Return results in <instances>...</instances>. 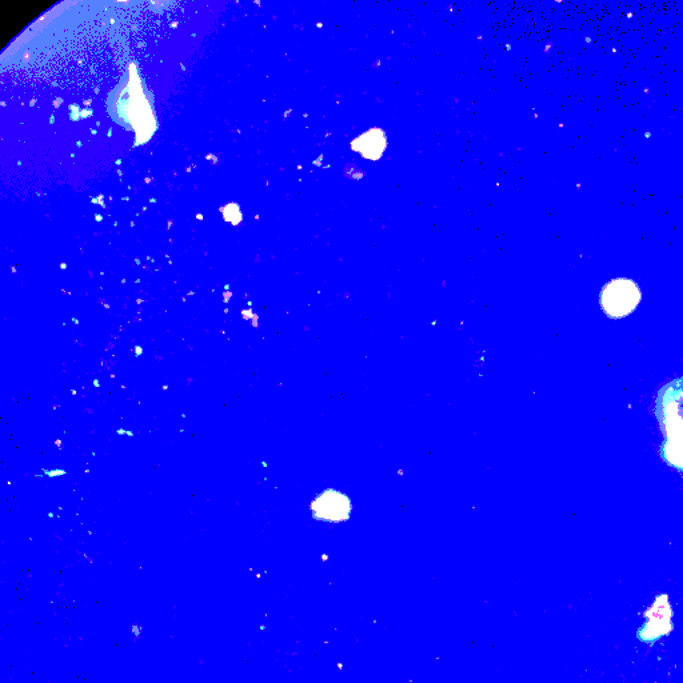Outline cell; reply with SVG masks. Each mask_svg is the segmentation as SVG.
<instances>
[{
    "mask_svg": "<svg viewBox=\"0 0 683 683\" xmlns=\"http://www.w3.org/2000/svg\"><path fill=\"white\" fill-rule=\"evenodd\" d=\"M657 417L666 435L661 447L662 458L683 471V378L663 387L658 397Z\"/></svg>",
    "mask_w": 683,
    "mask_h": 683,
    "instance_id": "6da1fadb",
    "label": "cell"
},
{
    "mask_svg": "<svg viewBox=\"0 0 683 683\" xmlns=\"http://www.w3.org/2000/svg\"><path fill=\"white\" fill-rule=\"evenodd\" d=\"M311 518L326 525H345L353 519V497L338 487H326L315 494L309 505Z\"/></svg>",
    "mask_w": 683,
    "mask_h": 683,
    "instance_id": "7a4b0ae2",
    "label": "cell"
},
{
    "mask_svg": "<svg viewBox=\"0 0 683 683\" xmlns=\"http://www.w3.org/2000/svg\"><path fill=\"white\" fill-rule=\"evenodd\" d=\"M641 301L637 285L627 279H617L602 291L601 305L611 318H623L633 313Z\"/></svg>",
    "mask_w": 683,
    "mask_h": 683,
    "instance_id": "3957f363",
    "label": "cell"
},
{
    "mask_svg": "<svg viewBox=\"0 0 683 683\" xmlns=\"http://www.w3.org/2000/svg\"><path fill=\"white\" fill-rule=\"evenodd\" d=\"M646 621L638 630V638L645 643H654L673 630V609L667 595H659L645 613Z\"/></svg>",
    "mask_w": 683,
    "mask_h": 683,
    "instance_id": "277c9868",
    "label": "cell"
}]
</instances>
